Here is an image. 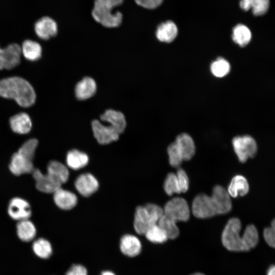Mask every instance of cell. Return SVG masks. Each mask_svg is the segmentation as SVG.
Masks as SVG:
<instances>
[{"label":"cell","instance_id":"cell-1","mask_svg":"<svg viewBox=\"0 0 275 275\" xmlns=\"http://www.w3.org/2000/svg\"><path fill=\"white\" fill-rule=\"evenodd\" d=\"M232 208L231 200L227 191L221 185L214 187L211 197L201 194L197 196L192 203L193 214L205 218L229 212Z\"/></svg>","mask_w":275,"mask_h":275},{"label":"cell","instance_id":"cell-2","mask_svg":"<svg viewBox=\"0 0 275 275\" xmlns=\"http://www.w3.org/2000/svg\"><path fill=\"white\" fill-rule=\"evenodd\" d=\"M100 118L106 124L98 120L92 122V130L97 142L105 145L117 141L126 126L124 115L120 111L108 109L100 115Z\"/></svg>","mask_w":275,"mask_h":275},{"label":"cell","instance_id":"cell-3","mask_svg":"<svg viewBox=\"0 0 275 275\" xmlns=\"http://www.w3.org/2000/svg\"><path fill=\"white\" fill-rule=\"evenodd\" d=\"M0 96L13 99L22 107L31 106L36 98L32 85L19 76H11L0 80Z\"/></svg>","mask_w":275,"mask_h":275},{"label":"cell","instance_id":"cell-4","mask_svg":"<svg viewBox=\"0 0 275 275\" xmlns=\"http://www.w3.org/2000/svg\"><path fill=\"white\" fill-rule=\"evenodd\" d=\"M123 0H95L92 15L94 20L106 28L119 26L123 19L122 14L113 12L114 9L121 5Z\"/></svg>","mask_w":275,"mask_h":275},{"label":"cell","instance_id":"cell-5","mask_svg":"<svg viewBox=\"0 0 275 275\" xmlns=\"http://www.w3.org/2000/svg\"><path fill=\"white\" fill-rule=\"evenodd\" d=\"M241 224L239 218H230L223 231L222 241L229 251L234 252L248 251L252 249L247 234L244 232L240 236Z\"/></svg>","mask_w":275,"mask_h":275},{"label":"cell","instance_id":"cell-6","mask_svg":"<svg viewBox=\"0 0 275 275\" xmlns=\"http://www.w3.org/2000/svg\"><path fill=\"white\" fill-rule=\"evenodd\" d=\"M163 214V209L154 204L138 207L134 219L135 231L139 234H144L149 228L158 223Z\"/></svg>","mask_w":275,"mask_h":275},{"label":"cell","instance_id":"cell-7","mask_svg":"<svg viewBox=\"0 0 275 275\" xmlns=\"http://www.w3.org/2000/svg\"><path fill=\"white\" fill-rule=\"evenodd\" d=\"M163 214L177 223L187 221L190 215L189 209L186 201L183 198L175 197L169 201L164 205Z\"/></svg>","mask_w":275,"mask_h":275},{"label":"cell","instance_id":"cell-8","mask_svg":"<svg viewBox=\"0 0 275 275\" xmlns=\"http://www.w3.org/2000/svg\"><path fill=\"white\" fill-rule=\"evenodd\" d=\"M232 145L239 160L242 163L249 158L253 157L257 152L256 142L250 135L234 137L232 140Z\"/></svg>","mask_w":275,"mask_h":275},{"label":"cell","instance_id":"cell-9","mask_svg":"<svg viewBox=\"0 0 275 275\" xmlns=\"http://www.w3.org/2000/svg\"><path fill=\"white\" fill-rule=\"evenodd\" d=\"M21 47L17 43H12L7 47H0V70H10L20 63Z\"/></svg>","mask_w":275,"mask_h":275},{"label":"cell","instance_id":"cell-10","mask_svg":"<svg viewBox=\"0 0 275 275\" xmlns=\"http://www.w3.org/2000/svg\"><path fill=\"white\" fill-rule=\"evenodd\" d=\"M33 176L36 181V186L40 191L53 193L61 187L62 184L49 174H43L39 169H34Z\"/></svg>","mask_w":275,"mask_h":275},{"label":"cell","instance_id":"cell-11","mask_svg":"<svg viewBox=\"0 0 275 275\" xmlns=\"http://www.w3.org/2000/svg\"><path fill=\"white\" fill-rule=\"evenodd\" d=\"M8 213L13 219L20 221L29 219L32 212L30 205L26 201L20 198H14L9 202Z\"/></svg>","mask_w":275,"mask_h":275},{"label":"cell","instance_id":"cell-12","mask_svg":"<svg viewBox=\"0 0 275 275\" xmlns=\"http://www.w3.org/2000/svg\"><path fill=\"white\" fill-rule=\"evenodd\" d=\"M34 30L36 35L41 39L47 40L55 36L58 31L56 21L49 16H43L35 23Z\"/></svg>","mask_w":275,"mask_h":275},{"label":"cell","instance_id":"cell-13","mask_svg":"<svg viewBox=\"0 0 275 275\" xmlns=\"http://www.w3.org/2000/svg\"><path fill=\"white\" fill-rule=\"evenodd\" d=\"M33 160L17 151L12 156L9 169L12 173L16 176L32 173L35 169Z\"/></svg>","mask_w":275,"mask_h":275},{"label":"cell","instance_id":"cell-14","mask_svg":"<svg viewBox=\"0 0 275 275\" xmlns=\"http://www.w3.org/2000/svg\"><path fill=\"white\" fill-rule=\"evenodd\" d=\"M97 179L90 173L82 174L75 181V187L78 192L84 197H88L98 188Z\"/></svg>","mask_w":275,"mask_h":275},{"label":"cell","instance_id":"cell-15","mask_svg":"<svg viewBox=\"0 0 275 275\" xmlns=\"http://www.w3.org/2000/svg\"><path fill=\"white\" fill-rule=\"evenodd\" d=\"M97 91V84L92 77L86 76L78 81L75 87V95L79 100H85L93 97Z\"/></svg>","mask_w":275,"mask_h":275},{"label":"cell","instance_id":"cell-16","mask_svg":"<svg viewBox=\"0 0 275 275\" xmlns=\"http://www.w3.org/2000/svg\"><path fill=\"white\" fill-rule=\"evenodd\" d=\"M178 28L172 21L168 20L159 24L156 30L155 36L158 41L164 43H171L176 38Z\"/></svg>","mask_w":275,"mask_h":275},{"label":"cell","instance_id":"cell-17","mask_svg":"<svg viewBox=\"0 0 275 275\" xmlns=\"http://www.w3.org/2000/svg\"><path fill=\"white\" fill-rule=\"evenodd\" d=\"M53 194L55 204L63 210L71 209L76 205L77 202L76 196L69 190L61 187Z\"/></svg>","mask_w":275,"mask_h":275},{"label":"cell","instance_id":"cell-18","mask_svg":"<svg viewBox=\"0 0 275 275\" xmlns=\"http://www.w3.org/2000/svg\"><path fill=\"white\" fill-rule=\"evenodd\" d=\"M11 129L18 134H26L30 132L32 128V121L25 113H19L12 117L9 120Z\"/></svg>","mask_w":275,"mask_h":275},{"label":"cell","instance_id":"cell-19","mask_svg":"<svg viewBox=\"0 0 275 275\" xmlns=\"http://www.w3.org/2000/svg\"><path fill=\"white\" fill-rule=\"evenodd\" d=\"M120 246L124 255L131 257L138 255L142 249L141 243L138 238L130 234L125 235L121 238Z\"/></svg>","mask_w":275,"mask_h":275},{"label":"cell","instance_id":"cell-20","mask_svg":"<svg viewBox=\"0 0 275 275\" xmlns=\"http://www.w3.org/2000/svg\"><path fill=\"white\" fill-rule=\"evenodd\" d=\"M182 155L183 160H188L194 155L195 146L191 137L186 133L178 135L175 141Z\"/></svg>","mask_w":275,"mask_h":275},{"label":"cell","instance_id":"cell-21","mask_svg":"<svg viewBox=\"0 0 275 275\" xmlns=\"http://www.w3.org/2000/svg\"><path fill=\"white\" fill-rule=\"evenodd\" d=\"M249 190V186L246 179L241 175H236L232 178L227 192L229 196L236 198L245 195Z\"/></svg>","mask_w":275,"mask_h":275},{"label":"cell","instance_id":"cell-22","mask_svg":"<svg viewBox=\"0 0 275 275\" xmlns=\"http://www.w3.org/2000/svg\"><path fill=\"white\" fill-rule=\"evenodd\" d=\"M239 6L244 11L251 9L255 16L265 14L269 7V0H240Z\"/></svg>","mask_w":275,"mask_h":275},{"label":"cell","instance_id":"cell-23","mask_svg":"<svg viewBox=\"0 0 275 275\" xmlns=\"http://www.w3.org/2000/svg\"><path fill=\"white\" fill-rule=\"evenodd\" d=\"M20 47L21 53L29 61H36L41 57L42 47L36 41L30 39L25 40Z\"/></svg>","mask_w":275,"mask_h":275},{"label":"cell","instance_id":"cell-24","mask_svg":"<svg viewBox=\"0 0 275 275\" xmlns=\"http://www.w3.org/2000/svg\"><path fill=\"white\" fill-rule=\"evenodd\" d=\"M16 232L21 240L29 242L35 237L36 229L34 224L28 219L18 221L16 225Z\"/></svg>","mask_w":275,"mask_h":275},{"label":"cell","instance_id":"cell-25","mask_svg":"<svg viewBox=\"0 0 275 275\" xmlns=\"http://www.w3.org/2000/svg\"><path fill=\"white\" fill-rule=\"evenodd\" d=\"M232 38L240 47L246 46L252 39V33L249 28L243 24H238L232 30Z\"/></svg>","mask_w":275,"mask_h":275},{"label":"cell","instance_id":"cell-26","mask_svg":"<svg viewBox=\"0 0 275 275\" xmlns=\"http://www.w3.org/2000/svg\"><path fill=\"white\" fill-rule=\"evenodd\" d=\"M89 161L88 155L77 150L69 151L66 156L68 166L73 170H78L86 166Z\"/></svg>","mask_w":275,"mask_h":275},{"label":"cell","instance_id":"cell-27","mask_svg":"<svg viewBox=\"0 0 275 275\" xmlns=\"http://www.w3.org/2000/svg\"><path fill=\"white\" fill-rule=\"evenodd\" d=\"M47 173L52 176L62 184L65 183L69 177L67 168L57 161H50L47 165Z\"/></svg>","mask_w":275,"mask_h":275},{"label":"cell","instance_id":"cell-28","mask_svg":"<svg viewBox=\"0 0 275 275\" xmlns=\"http://www.w3.org/2000/svg\"><path fill=\"white\" fill-rule=\"evenodd\" d=\"M32 249L35 255L41 259L49 258L52 253L51 243L43 238L35 240L33 243Z\"/></svg>","mask_w":275,"mask_h":275},{"label":"cell","instance_id":"cell-29","mask_svg":"<svg viewBox=\"0 0 275 275\" xmlns=\"http://www.w3.org/2000/svg\"><path fill=\"white\" fill-rule=\"evenodd\" d=\"M231 66L229 62L222 57H219L210 65V71L216 77H223L230 71Z\"/></svg>","mask_w":275,"mask_h":275},{"label":"cell","instance_id":"cell-30","mask_svg":"<svg viewBox=\"0 0 275 275\" xmlns=\"http://www.w3.org/2000/svg\"><path fill=\"white\" fill-rule=\"evenodd\" d=\"M144 234L148 240L155 243H163L168 239L167 233L158 224L149 228Z\"/></svg>","mask_w":275,"mask_h":275},{"label":"cell","instance_id":"cell-31","mask_svg":"<svg viewBox=\"0 0 275 275\" xmlns=\"http://www.w3.org/2000/svg\"><path fill=\"white\" fill-rule=\"evenodd\" d=\"M157 224L166 231L168 238L174 239L178 236L179 230L176 223L164 214H163Z\"/></svg>","mask_w":275,"mask_h":275},{"label":"cell","instance_id":"cell-32","mask_svg":"<svg viewBox=\"0 0 275 275\" xmlns=\"http://www.w3.org/2000/svg\"><path fill=\"white\" fill-rule=\"evenodd\" d=\"M164 189L169 196L181 193L176 174L170 173L168 174L164 183Z\"/></svg>","mask_w":275,"mask_h":275},{"label":"cell","instance_id":"cell-33","mask_svg":"<svg viewBox=\"0 0 275 275\" xmlns=\"http://www.w3.org/2000/svg\"><path fill=\"white\" fill-rule=\"evenodd\" d=\"M167 150L170 165L173 167H179L183 160L175 142L169 146Z\"/></svg>","mask_w":275,"mask_h":275},{"label":"cell","instance_id":"cell-34","mask_svg":"<svg viewBox=\"0 0 275 275\" xmlns=\"http://www.w3.org/2000/svg\"><path fill=\"white\" fill-rule=\"evenodd\" d=\"M263 235L266 242L270 246L274 248L275 245V222L274 219L272 221L270 227L264 229Z\"/></svg>","mask_w":275,"mask_h":275},{"label":"cell","instance_id":"cell-35","mask_svg":"<svg viewBox=\"0 0 275 275\" xmlns=\"http://www.w3.org/2000/svg\"><path fill=\"white\" fill-rule=\"evenodd\" d=\"M176 174L181 192H186L188 189L189 180L186 172L182 169H179Z\"/></svg>","mask_w":275,"mask_h":275},{"label":"cell","instance_id":"cell-36","mask_svg":"<svg viewBox=\"0 0 275 275\" xmlns=\"http://www.w3.org/2000/svg\"><path fill=\"white\" fill-rule=\"evenodd\" d=\"M139 6L148 9H155L159 6L163 0H134Z\"/></svg>","mask_w":275,"mask_h":275},{"label":"cell","instance_id":"cell-37","mask_svg":"<svg viewBox=\"0 0 275 275\" xmlns=\"http://www.w3.org/2000/svg\"><path fill=\"white\" fill-rule=\"evenodd\" d=\"M66 275H87V270L81 265L73 264L67 271Z\"/></svg>","mask_w":275,"mask_h":275},{"label":"cell","instance_id":"cell-38","mask_svg":"<svg viewBox=\"0 0 275 275\" xmlns=\"http://www.w3.org/2000/svg\"><path fill=\"white\" fill-rule=\"evenodd\" d=\"M267 275H275V267L272 265L267 270Z\"/></svg>","mask_w":275,"mask_h":275},{"label":"cell","instance_id":"cell-39","mask_svg":"<svg viewBox=\"0 0 275 275\" xmlns=\"http://www.w3.org/2000/svg\"><path fill=\"white\" fill-rule=\"evenodd\" d=\"M101 275H115V274L112 271H104L101 273Z\"/></svg>","mask_w":275,"mask_h":275},{"label":"cell","instance_id":"cell-40","mask_svg":"<svg viewBox=\"0 0 275 275\" xmlns=\"http://www.w3.org/2000/svg\"><path fill=\"white\" fill-rule=\"evenodd\" d=\"M191 275H205L201 272H196L195 273H193Z\"/></svg>","mask_w":275,"mask_h":275}]
</instances>
